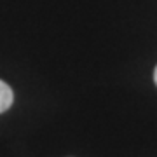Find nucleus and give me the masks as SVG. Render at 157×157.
Returning <instances> with one entry per match:
<instances>
[{
	"label": "nucleus",
	"instance_id": "nucleus-2",
	"mask_svg": "<svg viewBox=\"0 0 157 157\" xmlns=\"http://www.w3.org/2000/svg\"><path fill=\"white\" fill-rule=\"evenodd\" d=\"M154 82H155V86H157V67H155V70H154Z\"/></svg>",
	"mask_w": 157,
	"mask_h": 157
},
{
	"label": "nucleus",
	"instance_id": "nucleus-1",
	"mask_svg": "<svg viewBox=\"0 0 157 157\" xmlns=\"http://www.w3.org/2000/svg\"><path fill=\"white\" fill-rule=\"evenodd\" d=\"M12 101H14V93H12V89L4 80H0V113L9 110L12 105Z\"/></svg>",
	"mask_w": 157,
	"mask_h": 157
}]
</instances>
